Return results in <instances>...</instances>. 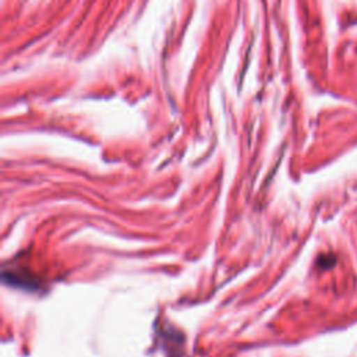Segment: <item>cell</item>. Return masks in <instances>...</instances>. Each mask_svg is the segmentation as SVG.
Instances as JSON below:
<instances>
[]
</instances>
